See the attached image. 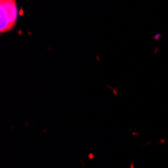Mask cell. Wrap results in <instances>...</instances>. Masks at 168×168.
Here are the masks:
<instances>
[{
	"instance_id": "obj_1",
	"label": "cell",
	"mask_w": 168,
	"mask_h": 168,
	"mask_svg": "<svg viewBox=\"0 0 168 168\" xmlns=\"http://www.w3.org/2000/svg\"><path fill=\"white\" fill-rule=\"evenodd\" d=\"M18 8L16 0H0V31L11 30L17 22Z\"/></svg>"
}]
</instances>
